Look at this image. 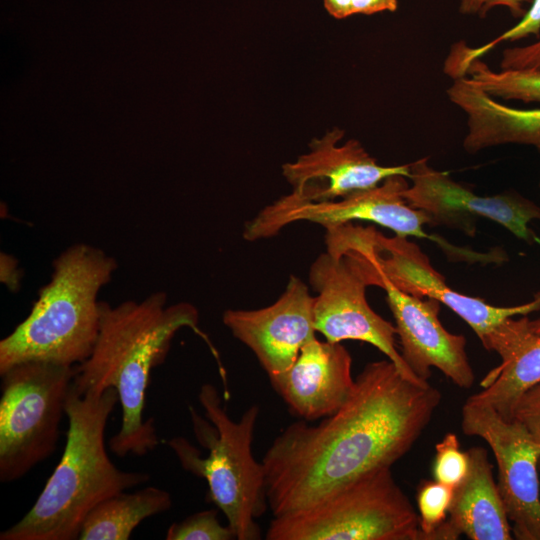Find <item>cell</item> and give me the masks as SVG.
Masks as SVG:
<instances>
[{"label": "cell", "instance_id": "5b68a950", "mask_svg": "<svg viewBox=\"0 0 540 540\" xmlns=\"http://www.w3.org/2000/svg\"><path fill=\"white\" fill-rule=\"evenodd\" d=\"M198 398L206 418L193 407L189 410L194 434L208 450L207 457H201L200 451L183 437L172 438L167 444L183 469L207 481L211 500L224 513L236 538L261 539L255 520L268 507L265 472L262 462H257L252 453L259 408L249 407L235 422L212 384H203Z\"/></svg>", "mask_w": 540, "mask_h": 540}, {"label": "cell", "instance_id": "7c38bea8", "mask_svg": "<svg viewBox=\"0 0 540 540\" xmlns=\"http://www.w3.org/2000/svg\"><path fill=\"white\" fill-rule=\"evenodd\" d=\"M410 172L411 183L403 192L404 198L428 215L430 225L448 226L473 236L475 222L482 217L530 245L540 244V238L529 227L533 220H540V207L521 194L506 191L478 195L448 173L431 167L428 158L410 163Z\"/></svg>", "mask_w": 540, "mask_h": 540}, {"label": "cell", "instance_id": "ac0fdd59", "mask_svg": "<svg viewBox=\"0 0 540 540\" xmlns=\"http://www.w3.org/2000/svg\"><path fill=\"white\" fill-rule=\"evenodd\" d=\"M527 322L528 315L513 317L499 328L491 351L501 363L484 377L483 390L472 395L508 419L518 399L540 382V336L529 330Z\"/></svg>", "mask_w": 540, "mask_h": 540}, {"label": "cell", "instance_id": "603a6c76", "mask_svg": "<svg viewBox=\"0 0 540 540\" xmlns=\"http://www.w3.org/2000/svg\"><path fill=\"white\" fill-rule=\"evenodd\" d=\"M469 470V456L462 451L458 436L449 432L435 446L432 462L433 479L455 488L466 477Z\"/></svg>", "mask_w": 540, "mask_h": 540}, {"label": "cell", "instance_id": "5bb4252c", "mask_svg": "<svg viewBox=\"0 0 540 540\" xmlns=\"http://www.w3.org/2000/svg\"><path fill=\"white\" fill-rule=\"evenodd\" d=\"M314 297L307 285L291 276L285 291L270 306L256 310L228 309L222 315L232 335L249 347L269 377L287 371L301 348L316 337Z\"/></svg>", "mask_w": 540, "mask_h": 540}, {"label": "cell", "instance_id": "44dd1931", "mask_svg": "<svg viewBox=\"0 0 540 540\" xmlns=\"http://www.w3.org/2000/svg\"><path fill=\"white\" fill-rule=\"evenodd\" d=\"M444 72L451 78L468 77L493 98L540 103V70H492L481 58L465 59L451 48L444 63Z\"/></svg>", "mask_w": 540, "mask_h": 540}, {"label": "cell", "instance_id": "9a60e30c", "mask_svg": "<svg viewBox=\"0 0 540 540\" xmlns=\"http://www.w3.org/2000/svg\"><path fill=\"white\" fill-rule=\"evenodd\" d=\"M375 286L386 292L402 358L416 376L428 381L434 367L458 387L471 388L475 374L466 353V338L444 328L439 319L441 303L405 293L385 279Z\"/></svg>", "mask_w": 540, "mask_h": 540}, {"label": "cell", "instance_id": "4316f807", "mask_svg": "<svg viewBox=\"0 0 540 540\" xmlns=\"http://www.w3.org/2000/svg\"><path fill=\"white\" fill-rule=\"evenodd\" d=\"M512 418L520 422L540 445V382L518 399L513 408Z\"/></svg>", "mask_w": 540, "mask_h": 540}, {"label": "cell", "instance_id": "8992f818", "mask_svg": "<svg viewBox=\"0 0 540 540\" xmlns=\"http://www.w3.org/2000/svg\"><path fill=\"white\" fill-rule=\"evenodd\" d=\"M325 243L326 251L345 257L367 286L385 279L405 293L444 304L472 328L486 350L506 320L540 311V291L527 303L507 307L457 292L408 237L346 223L327 229Z\"/></svg>", "mask_w": 540, "mask_h": 540}, {"label": "cell", "instance_id": "4fadbf2b", "mask_svg": "<svg viewBox=\"0 0 540 540\" xmlns=\"http://www.w3.org/2000/svg\"><path fill=\"white\" fill-rule=\"evenodd\" d=\"M344 131L333 128L310 143L309 152L282 166L291 194L302 201H333L376 187L386 178H410V164L383 166L358 140L339 144Z\"/></svg>", "mask_w": 540, "mask_h": 540}, {"label": "cell", "instance_id": "d4e9b609", "mask_svg": "<svg viewBox=\"0 0 540 540\" xmlns=\"http://www.w3.org/2000/svg\"><path fill=\"white\" fill-rule=\"evenodd\" d=\"M530 6L520 20L488 43L479 47H470L464 41L456 42L452 47L465 59L481 58L504 42H516L531 35L540 34V0H529Z\"/></svg>", "mask_w": 540, "mask_h": 540}, {"label": "cell", "instance_id": "e0dca14e", "mask_svg": "<svg viewBox=\"0 0 540 540\" xmlns=\"http://www.w3.org/2000/svg\"><path fill=\"white\" fill-rule=\"evenodd\" d=\"M467 453L468 473L453 489L448 518L433 532V539L456 540L462 534L471 540L513 539L487 450L473 446Z\"/></svg>", "mask_w": 540, "mask_h": 540}, {"label": "cell", "instance_id": "7a4b0ae2", "mask_svg": "<svg viewBox=\"0 0 540 540\" xmlns=\"http://www.w3.org/2000/svg\"><path fill=\"white\" fill-rule=\"evenodd\" d=\"M199 313L189 302L167 304L165 292L116 306L101 301L99 332L89 357L75 366L73 389L80 395L115 388L121 405L119 431L109 440L118 457L144 456L160 443L153 419H144L146 393L153 368L162 364L171 341L182 328L202 337L220 367L217 351L200 330Z\"/></svg>", "mask_w": 540, "mask_h": 540}, {"label": "cell", "instance_id": "1f68e13d", "mask_svg": "<svg viewBox=\"0 0 540 540\" xmlns=\"http://www.w3.org/2000/svg\"><path fill=\"white\" fill-rule=\"evenodd\" d=\"M539 187H540V183H539Z\"/></svg>", "mask_w": 540, "mask_h": 540}, {"label": "cell", "instance_id": "cb8c5ba5", "mask_svg": "<svg viewBox=\"0 0 540 540\" xmlns=\"http://www.w3.org/2000/svg\"><path fill=\"white\" fill-rule=\"evenodd\" d=\"M217 510H204L190 515L181 522L173 523L167 533V540H232L237 539L234 530L222 525L217 518Z\"/></svg>", "mask_w": 540, "mask_h": 540}, {"label": "cell", "instance_id": "f546056e", "mask_svg": "<svg viewBox=\"0 0 540 540\" xmlns=\"http://www.w3.org/2000/svg\"><path fill=\"white\" fill-rule=\"evenodd\" d=\"M23 277L22 270L18 267V261L7 253L0 255V280L10 291L17 292L21 287Z\"/></svg>", "mask_w": 540, "mask_h": 540}, {"label": "cell", "instance_id": "7402d4cb", "mask_svg": "<svg viewBox=\"0 0 540 540\" xmlns=\"http://www.w3.org/2000/svg\"><path fill=\"white\" fill-rule=\"evenodd\" d=\"M453 489L434 479L420 482L416 493L419 518L418 540H426L431 532L446 521Z\"/></svg>", "mask_w": 540, "mask_h": 540}, {"label": "cell", "instance_id": "4dcf8cb0", "mask_svg": "<svg viewBox=\"0 0 540 540\" xmlns=\"http://www.w3.org/2000/svg\"><path fill=\"white\" fill-rule=\"evenodd\" d=\"M527 324H528L529 330L532 333L540 336V317L536 318L534 320H531V319L528 318Z\"/></svg>", "mask_w": 540, "mask_h": 540}, {"label": "cell", "instance_id": "83f0119b", "mask_svg": "<svg viewBox=\"0 0 540 540\" xmlns=\"http://www.w3.org/2000/svg\"><path fill=\"white\" fill-rule=\"evenodd\" d=\"M500 68L540 70V38L527 45L506 48L501 56Z\"/></svg>", "mask_w": 540, "mask_h": 540}, {"label": "cell", "instance_id": "ba28073f", "mask_svg": "<svg viewBox=\"0 0 540 540\" xmlns=\"http://www.w3.org/2000/svg\"><path fill=\"white\" fill-rule=\"evenodd\" d=\"M0 375V481L9 483L54 453L75 366L26 361Z\"/></svg>", "mask_w": 540, "mask_h": 540}, {"label": "cell", "instance_id": "ffe728a7", "mask_svg": "<svg viewBox=\"0 0 540 540\" xmlns=\"http://www.w3.org/2000/svg\"><path fill=\"white\" fill-rule=\"evenodd\" d=\"M171 506L170 493L156 486L119 492L89 512L79 540H127L143 520L164 513Z\"/></svg>", "mask_w": 540, "mask_h": 540}, {"label": "cell", "instance_id": "9c48e42d", "mask_svg": "<svg viewBox=\"0 0 540 540\" xmlns=\"http://www.w3.org/2000/svg\"><path fill=\"white\" fill-rule=\"evenodd\" d=\"M407 179L402 175H393L376 187L333 201H302L290 193L263 208L247 222L244 239L256 241L270 238L285 226L298 221L316 223L326 230L353 221H366L388 228L397 236L431 240L449 258L471 261L474 251L455 247L424 230L425 225H430V218L405 200L403 192L409 186Z\"/></svg>", "mask_w": 540, "mask_h": 540}, {"label": "cell", "instance_id": "484cf974", "mask_svg": "<svg viewBox=\"0 0 540 540\" xmlns=\"http://www.w3.org/2000/svg\"><path fill=\"white\" fill-rule=\"evenodd\" d=\"M327 13L335 19H345L355 14L372 15L395 12L397 0H323Z\"/></svg>", "mask_w": 540, "mask_h": 540}, {"label": "cell", "instance_id": "52a82bcc", "mask_svg": "<svg viewBox=\"0 0 540 540\" xmlns=\"http://www.w3.org/2000/svg\"><path fill=\"white\" fill-rule=\"evenodd\" d=\"M267 540H418L419 518L391 468L371 472L306 509L274 517Z\"/></svg>", "mask_w": 540, "mask_h": 540}, {"label": "cell", "instance_id": "8fae6325", "mask_svg": "<svg viewBox=\"0 0 540 540\" xmlns=\"http://www.w3.org/2000/svg\"><path fill=\"white\" fill-rule=\"evenodd\" d=\"M314 297L313 324L326 341L357 340L368 343L392 361L414 382L420 379L409 368L396 347L394 325L378 315L366 298L367 284L357 269L343 256L325 252L309 269Z\"/></svg>", "mask_w": 540, "mask_h": 540}, {"label": "cell", "instance_id": "2e32d148", "mask_svg": "<svg viewBox=\"0 0 540 540\" xmlns=\"http://www.w3.org/2000/svg\"><path fill=\"white\" fill-rule=\"evenodd\" d=\"M269 379L291 414L307 422L335 413L355 386L349 351L341 343L317 337L301 348L287 371Z\"/></svg>", "mask_w": 540, "mask_h": 540}, {"label": "cell", "instance_id": "30bf717a", "mask_svg": "<svg viewBox=\"0 0 540 540\" xmlns=\"http://www.w3.org/2000/svg\"><path fill=\"white\" fill-rule=\"evenodd\" d=\"M461 428L468 436L482 438L494 454L513 538L540 540V445L520 422L473 396L462 407Z\"/></svg>", "mask_w": 540, "mask_h": 540}, {"label": "cell", "instance_id": "f1b7e54d", "mask_svg": "<svg viewBox=\"0 0 540 540\" xmlns=\"http://www.w3.org/2000/svg\"><path fill=\"white\" fill-rule=\"evenodd\" d=\"M529 0H461L459 12L463 15L486 17L495 7H505L515 18H521L525 12V3Z\"/></svg>", "mask_w": 540, "mask_h": 540}, {"label": "cell", "instance_id": "d6986e66", "mask_svg": "<svg viewBox=\"0 0 540 540\" xmlns=\"http://www.w3.org/2000/svg\"><path fill=\"white\" fill-rule=\"evenodd\" d=\"M451 101L467 116L463 148L470 154L506 145H529L540 153V108L518 109L489 96L470 81L460 83Z\"/></svg>", "mask_w": 540, "mask_h": 540}, {"label": "cell", "instance_id": "6da1fadb", "mask_svg": "<svg viewBox=\"0 0 540 540\" xmlns=\"http://www.w3.org/2000/svg\"><path fill=\"white\" fill-rule=\"evenodd\" d=\"M427 382L390 361L368 363L347 402L317 425L287 426L262 464L274 517L311 507L361 477L391 468L416 443L441 402Z\"/></svg>", "mask_w": 540, "mask_h": 540}, {"label": "cell", "instance_id": "277c9868", "mask_svg": "<svg viewBox=\"0 0 540 540\" xmlns=\"http://www.w3.org/2000/svg\"><path fill=\"white\" fill-rule=\"evenodd\" d=\"M117 267L112 256L90 244L61 252L28 316L0 341V374L26 361L71 366L85 361L99 332L98 294Z\"/></svg>", "mask_w": 540, "mask_h": 540}, {"label": "cell", "instance_id": "3957f363", "mask_svg": "<svg viewBox=\"0 0 540 540\" xmlns=\"http://www.w3.org/2000/svg\"><path fill=\"white\" fill-rule=\"evenodd\" d=\"M118 402L115 388L80 395L71 386L62 457L34 505L0 540L79 539L97 504L149 481L148 473L117 468L106 451L105 429Z\"/></svg>", "mask_w": 540, "mask_h": 540}]
</instances>
